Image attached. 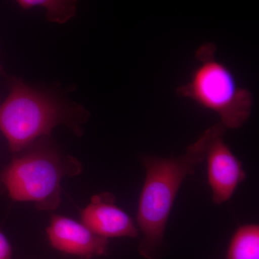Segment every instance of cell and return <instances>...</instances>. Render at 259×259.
Listing matches in <instances>:
<instances>
[{
  "mask_svg": "<svg viewBox=\"0 0 259 259\" xmlns=\"http://www.w3.org/2000/svg\"><path fill=\"white\" fill-rule=\"evenodd\" d=\"M225 133L216 135L206 153L207 181L212 190L213 203L220 205L233 197L238 186L246 178L241 162L223 139Z\"/></svg>",
  "mask_w": 259,
  "mask_h": 259,
  "instance_id": "5b68a950",
  "label": "cell"
},
{
  "mask_svg": "<svg viewBox=\"0 0 259 259\" xmlns=\"http://www.w3.org/2000/svg\"><path fill=\"white\" fill-rule=\"evenodd\" d=\"M13 250L7 237L0 231V259H12Z\"/></svg>",
  "mask_w": 259,
  "mask_h": 259,
  "instance_id": "30bf717a",
  "label": "cell"
},
{
  "mask_svg": "<svg viewBox=\"0 0 259 259\" xmlns=\"http://www.w3.org/2000/svg\"><path fill=\"white\" fill-rule=\"evenodd\" d=\"M24 10L40 6L51 23L64 24L75 16L79 0H16Z\"/></svg>",
  "mask_w": 259,
  "mask_h": 259,
  "instance_id": "9c48e42d",
  "label": "cell"
},
{
  "mask_svg": "<svg viewBox=\"0 0 259 259\" xmlns=\"http://www.w3.org/2000/svg\"><path fill=\"white\" fill-rule=\"evenodd\" d=\"M226 259H259V226L238 227L232 236Z\"/></svg>",
  "mask_w": 259,
  "mask_h": 259,
  "instance_id": "ba28073f",
  "label": "cell"
},
{
  "mask_svg": "<svg viewBox=\"0 0 259 259\" xmlns=\"http://www.w3.org/2000/svg\"><path fill=\"white\" fill-rule=\"evenodd\" d=\"M78 162L65 158L51 146L38 143L15 156L1 175L12 199L32 202L40 209H54L61 202V181L77 175Z\"/></svg>",
  "mask_w": 259,
  "mask_h": 259,
  "instance_id": "3957f363",
  "label": "cell"
},
{
  "mask_svg": "<svg viewBox=\"0 0 259 259\" xmlns=\"http://www.w3.org/2000/svg\"><path fill=\"white\" fill-rule=\"evenodd\" d=\"M47 236L53 248L80 259L106 255L108 250V239L97 236L82 223L64 216H53Z\"/></svg>",
  "mask_w": 259,
  "mask_h": 259,
  "instance_id": "8992f818",
  "label": "cell"
},
{
  "mask_svg": "<svg viewBox=\"0 0 259 259\" xmlns=\"http://www.w3.org/2000/svg\"><path fill=\"white\" fill-rule=\"evenodd\" d=\"M216 51L212 42L197 49V66L188 82L177 89V95L217 114L226 129H238L249 119L253 95L240 86L231 70L218 60Z\"/></svg>",
  "mask_w": 259,
  "mask_h": 259,
  "instance_id": "7a4b0ae2",
  "label": "cell"
},
{
  "mask_svg": "<svg viewBox=\"0 0 259 259\" xmlns=\"http://www.w3.org/2000/svg\"><path fill=\"white\" fill-rule=\"evenodd\" d=\"M221 123L214 124L177 157L155 156L141 157L146 179L141 190L137 212V226L142 233L139 254L144 259H159L164 248L167 222L182 182L193 175L205 159L211 140L226 132Z\"/></svg>",
  "mask_w": 259,
  "mask_h": 259,
  "instance_id": "6da1fadb",
  "label": "cell"
},
{
  "mask_svg": "<svg viewBox=\"0 0 259 259\" xmlns=\"http://www.w3.org/2000/svg\"><path fill=\"white\" fill-rule=\"evenodd\" d=\"M0 72H3V67H2L1 64H0Z\"/></svg>",
  "mask_w": 259,
  "mask_h": 259,
  "instance_id": "8fae6325",
  "label": "cell"
},
{
  "mask_svg": "<svg viewBox=\"0 0 259 259\" xmlns=\"http://www.w3.org/2000/svg\"><path fill=\"white\" fill-rule=\"evenodd\" d=\"M74 117L64 102L14 78L9 96L0 105V131L10 151L19 152L59 124L73 127Z\"/></svg>",
  "mask_w": 259,
  "mask_h": 259,
  "instance_id": "277c9868",
  "label": "cell"
},
{
  "mask_svg": "<svg viewBox=\"0 0 259 259\" xmlns=\"http://www.w3.org/2000/svg\"><path fill=\"white\" fill-rule=\"evenodd\" d=\"M113 194L104 192L92 197L81 213V223L97 236L110 238H138L139 229L133 218L115 204Z\"/></svg>",
  "mask_w": 259,
  "mask_h": 259,
  "instance_id": "52a82bcc",
  "label": "cell"
}]
</instances>
